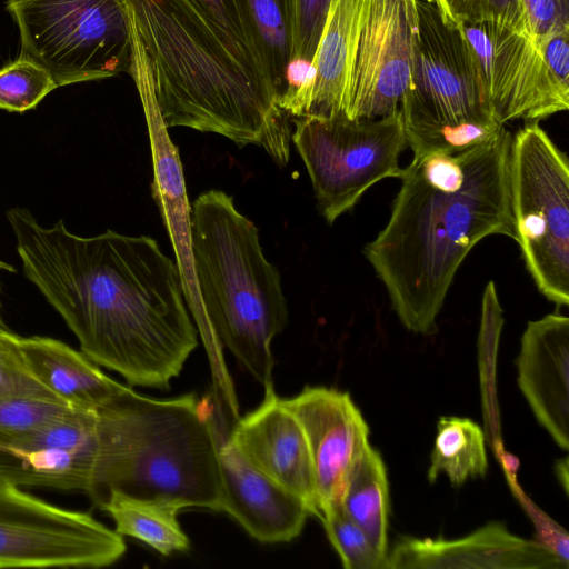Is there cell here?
<instances>
[{
  "label": "cell",
  "instance_id": "277c9868",
  "mask_svg": "<svg viewBox=\"0 0 569 569\" xmlns=\"http://www.w3.org/2000/svg\"><path fill=\"white\" fill-rule=\"evenodd\" d=\"M99 448L91 498L111 490L168 501L180 510H219V446L228 426L208 398L156 399L129 388L98 411Z\"/></svg>",
  "mask_w": 569,
  "mask_h": 569
},
{
  "label": "cell",
  "instance_id": "ac0fdd59",
  "mask_svg": "<svg viewBox=\"0 0 569 569\" xmlns=\"http://www.w3.org/2000/svg\"><path fill=\"white\" fill-rule=\"evenodd\" d=\"M517 383L542 428L569 449V319L550 313L529 321L517 357Z\"/></svg>",
  "mask_w": 569,
  "mask_h": 569
},
{
  "label": "cell",
  "instance_id": "8992f818",
  "mask_svg": "<svg viewBox=\"0 0 569 569\" xmlns=\"http://www.w3.org/2000/svg\"><path fill=\"white\" fill-rule=\"evenodd\" d=\"M411 82L400 110L413 156L456 153L491 139L503 126L486 100L459 24L435 2L417 0Z\"/></svg>",
  "mask_w": 569,
  "mask_h": 569
},
{
  "label": "cell",
  "instance_id": "4dcf8cb0",
  "mask_svg": "<svg viewBox=\"0 0 569 569\" xmlns=\"http://www.w3.org/2000/svg\"><path fill=\"white\" fill-rule=\"evenodd\" d=\"M440 11L457 24L473 23L507 17H528L521 0H432ZM529 21V20H528Z\"/></svg>",
  "mask_w": 569,
  "mask_h": 569
},
{
  "label": "cell",
  "instance_id": "d6a6232c",
  "mask_svg": "<svg viewBox=\"0 0 569 569\" xmlns=\"http://www.w3.org/2000/svg\"><path fill=\"white\" fill-rule=\"evenodd\" d=\"M521 3L538 42L569 30V0H521Z\"/></svg>",
  "mask_w": 569,
  "mask_h": 569
},
{
  "label": "cell",
  "instance_id": "8fae6325",
  "mask_svg": "<svg viewBox=\"0 0 569 569\" xmlns=\"http://www.w3.org/2000/svg\"><path fill=\"white\" fill-rule=\"evenodd\" d=\"M460 27L497 122H533L568 110L569 88L550 71L527 19L502 17Z\"/></svg>",
  "mask_w": 569,
  "mask_h": 569
},
{
  "label": "cell",
  "instance_id": "9a60e30c",
  "mask_svg": "<svg viewBox=\"0 0 569 569\" xmlns=\"http://www.w3.org/2000/svg\"><path fill=\"white\" fill-rule=\"evenodd\" d=\"M227 427L219 446L221 491L218 511L228 513L260 542L293 540L310 516L306 502L250 463L230 440V428Z\"/></svg>",
  "mask_w": 569,
  "mask_h": 569
},
{
  "label": "cell",
  "instance_id": "f546056e",
  "mask_svg": "<svg viewBox=\"0 0 569 569\" xmlns=\"http://www.w3.org/2000/svg\"><path fill=\"white\" fill-rule=\"evenodd\" d=\"M331 0H290L291 60L312 62Z\"/></svg>",
  "mask_w": 569,
  "mask_h": 569
},
{
  "label": "cell",
  "instance_id": "1f68e13d",
  "mask_svg": "<svg viewBox=\"0 0 569 569\" xmlns=\"http://www.w3.org/2000/svg\"><path fill=\"white\" fill-rule=\"evenodd\" d=\"M189 1L199 11H201L221 32H223L228 38L246 49L260 66L252 49L249 32L237 0Z\"/></svg>",
  "mask_w": 569,
  "mask_h": 569
},
{
  "label": "cell",
  "instance_id": "cb8c5ba5",
  "mask_svg": "<svg viewBox=\"0 0 569 569\" xmlns=\"http://www.w3.org/2000/svg\"><path fill=\"white\" fill-rule=\"evenodd\" d=\"M341 507L387 557L389 487L380 453L369 445L349 475Z\"/></svg>",
  "mask_w": 569,
  "mask_h": 569
},
{
  "label": "cell",
  "instance_id": "ffe728a7",
  "mask_svg": "<svg viewBox=\"0 0 569 569\" xmlns=\"http://www.w3.org/2000/svg\"><path fill=\"white\" fill-rule=\"evenodd\" d=\"M18 346L33 377L72 408L99 411L130 388L101 371L84 353L48 337H19Z\"/></svg>",
  "mask_w": 569,
  "mask_h": 569
},
{
  "label": "cell",
  "instance_id": "9c48e42d",
  "mask_svg": "<svg viewBox=\"0 0 569 569\" xmlns=\"http://www.w3.org/2000/svg\"><path fill=\"white\" fill-rule=\"evenodd\" d=\"M291 142L329 224L350 211L373 184L403 173L399 158L407 141L400 108L375 119L296 118Z\"/></svg>",
  "mask_w": 569,
  "mask_h": 569
},
{
  "label": "cell",
  "instance_id": "e0dca14e",
  "mask_svg": "<svg viewBox=\"0 0 569 569\" xmlns=\"http://www.w3.org/2000/svg\"><path fill=\"white\" fill-rule=\"evenodd\" d=\"M406 568L567 569L568 565L542 543L490 522L457 539L401 538L387 552L386 569Z\"/></svg>",
  "mask_w": 569,
  "mask_h": 569
},
{
  "label": "cell",
  "instance_id": "44dd1931",
  "mask_svg": "<svg viewBox=\"0 0 569 569\" xmlns=\"http://www.w3.org/2000/svg\"><path fill=\"white\" fill-rule=\"evenodd\" d=\"M369 0H331L312 60L307 116H345L346 97Z\"/></svg>",
  "mask_w": 569,
  "mask_h": 569
},
{
  "label": "cell",
  "instance_id": "836d02e7",
  "mask_svg": "<svg viewBox=\"0 0 569 569\" xmlns=\"http://www.w3.org/2000/svg\"><path fill=\"white\" fill-rule=\"evenodd\" d=\"M569 30L549 34L539 41L542 56L558 81L569 88Z\"/></svg>",
  "mask_w": 569,
  "mask_h": 569
},
{
  "label": "cell",
  "instance_id": "4316f807",
  "mask_svg": "<svg viewBox=\"0 0 569 569\" xmlns=\"http://www.w3.org/2000/svg\"><path fill=\"white\" fill-rule=\"evenodd\" d=\"M58 86L36 62L18 58L0 69V109L24 112L33 109Z\"/></svg>",
  "mask_w": 569,
  "mask_h": 569
},
{
  "label": "cell",
  "instance_id": "7402d4cb",
  "mask_svg": "<svg viewBox=\"0 0 569 569\" xmlns=\"http://www.w3.org/2000/svg\"><path fill=\"white\" fill-rule=\"evenodd\" d=\"M99 507L112 518L119 535L138 539L163 556L190 547L177 518L180 509L168 501L111 490Z\"/></svg>",
  "mask_w": 569,
  "mask_h": 569
},
{
  "label": "cell",
  "instance_id": "30bf717a",
  "mask_svg": "<svg viewBox=\"0 0 569 569\" xmlns=\"http://www.w3.org/2000/svg\"><path fill=\"white\" fill-rule=\"evenodd\" d=\"M123 537L82 511L43 501L0 475V568H101Z\"/></svg>",
  "mask_w": 569,
  "mask_h": 569
},
{
  "label": "cell",
  "instance_id": "52a82bcc",
  "mask_svg": "<svg viewBox=\"0 0 569 569\" xmlns=\"http://www.w3.org/2000/svg\"><path fill=\"white\" fill-rule=\"evenodd\" d=\"M20 56L44 68L58 87L129 72L132 39L122 0H7Z\"/></svg>",
  "mask_w": 569,
  "mask_h": 569
},
{
  "label": "cell",
  "instance_id": "d4e9b609",
  "mask_svg": "<svg viewBox=\"0 0 569 569\" xmlns=\"http://www.w3.org/2000/svg\"><path fill=\"white\" fill-rule=\"evenodd\" d=\"M488 469L485 435L468 418L441 417L430 456L428 480L435 482L443 473L452 486L470 478L483 477Z\"/></svg>",
  "mask_w": 569,
  "mask_h": 569
},
{
  "label": "cell",
  "instance_id": "5bb4252c",
  "mask_svg": "<svg viewBox=\"0 0 569 569\" xmlns=\"http://www.w3.org/2000/svg\"><path fill=\"white\" fill-rule=\"evenodd\" d=\"M305 433L320 517L341 505L357 460L369 443V427L348 392L327 387H306L283 399Z\"/></svg>",
  "mask_w": 569,
  "mask_h": 569
},
{
  "label": "cell",
  "instance_id": "f1b7e54d",
  "mask_svg": "<svg viewBox=\"0 0 569 569\" xmlns=\"http://www.w3.org/2000/svg\"><path fill=\"white\" fill-rule=\"evenodd\" d=\"M19 396L58 399L33 377L20 352L18 336L4 328L0 330V399Z\"/></svg>",
  "mask_w": 569,
  "mask_h": 569
},
{
  "label": "cell",
  "instance_id": "484cf974",
  "mask_svg": "<svg viewBox=\"0 0 569 569\" xmlns=\"http://www.w3.org/2000/svg\"><path fill=\"white\" fill-rule=\"evenodd\" d=\"M327 537L346 569H386V556L379 552L365 530L342 509L341 505L320 518Z\"/></svg>",
  "mask_w": 569,
  "mask_h": 569
},
{
  "label": "cell",
  "instance_id": "ba28073f",
  "mask_svg": "<svg viewBox=\"0 0 569 569\" xmlns=\"http://www.w3.org/2000/svg\"><path fill=\"white\" fill-rule=\"evenodd\" d=\"M509 186L526 268L548 300L568 306L569 162L538 121L512 136Z\"/></svg>",
  "mask_w": 569,
  "mask_h": 569
},
{
  "label": "cell",
  "instance_id": "4fadbf2b",
  "mask_svg": "<svg viewBox=\"0 0 569 569\" xmlns=\"http://www.w3.org/2000/svg\"><path fill=\"white\" fill-rule=\"evenodd\" d=\"M98 411L21 435H0V475L20 487L79 490L91 496L99 448Z\"/></svg>",
  "mask_w": 569,
  "mask_h": 569
},
{
  "label": "cell",
  "instance_id": "3957f363",
  "mask_svg": "<svg viewBox=\"0 0 569 569\" xmlns=\"http://www.w3.org/2000/svg\"><path fill=\"white\" fill-rule=\"evenodd\" d=\"M143 49L164 127L213 132L290 158L287 114L253 57L189 0H122Z\"/></svg>",
  "mask_w": 569,
  "mask_h": 569
},
{
  "label": "cell",
  "instance_id": "d6986e66",
  "mask_svg": "<svg viewBox=\"0 0 569 569\" xmlns=\"http://www.w3.org/2000/svg\"><path fill=\"white\" fill-rule=\"evenodd\" d=\"M142 104L149 127L154 169L151 184L152 196L174 247L176 263L182 278L184 299L192 309L197 323L201 325L203 329L204 326H208V321L194 274L190 241L191 206L187 199L182 164L178 149L168 136L156 103L152 100H146Z\"/></svg>",
  "mask_w": 569,
  "mask_h": 569
},
{
  "label": "cell",
  "instance_id": "e575fe53",
  "mask_svg": "<svg viewBox=\"0 0 569 569\" xmlns=\"http://www.w3.org/2000/svg\"><path fill=\"white\" fill-rule=\"evenodd\" d=\"M1 267H3V268H9L7 264H4V263H2V262L0 261V268H1ZM2 329H4V327H3V323H2V320H1V317H0V330H2Z\"/></svg>",
  "mask_w": 569,
  "mask_h": 569
},
{
  "label": "cell",
  "instance_id": "2e32d148",
  "mask_svg": "<svg viewBox=\"0 0 569 569\" xmlns=\"http://www.w3.org/2000/svg\"><path fill=\"white\" fill-rule=\"evenodd\" d=\"M229 438L250 463L300 497L310 515L320 517L305 433L273 383L264 387L256 410L233 421Z\"/></svg>",
  "mask_w": 569,
  "mask_h": 569
},
{
  "label": "cell",
  "instance_id": "7a4b0ae2",
  "mask_svg": "<svg viewBox=\"0 0 569 569\" xmlns=\"http://www.w3.org/2000/svg\"><path fill=\"white\" fill-rule=\"evenodd\" d=\"M511 133L456 153L413 156L390 218L363 254L402 326L431 335L453 278L471 249L492 234L517 241L510 202Z\"/></svg>",
  "mask_w": 569,
  "mask_h": 569
},
{
  "label": "cell",
  "instance_id": "6da1fadb",
  "mask_svg": "<svg viewBox=\"0 0 569 569\" xmlns=\"http://www.w3.org/2000/svg\"><path fill=\"white\" fill-rule=\"evenodd\" d=\"M26 277L81 352L131 386L168 389L198 346L179 268L148 236L82 237L23 208L7 212Z\"/></svg>",
  "mask_w": 569,
  "mask_h": 569
},
{
  "label": "cell",
  "instance_id": "83f0119b",
  "mask_svg": "<svg viewBox=\"0 0 569 569\" xmlns=\"http://www.w3.org/2000/svg\"><path fill=\"white\" fill-rule=\"evenodd\" d=\"M76 409L54 398L19 396L0 399V435L38 430L67 418Z\"/></svg>",
  "mask_w": 569,
  "mask_h": 569
},
{
  "label": "cell",
  "instance_id": "5b68a950",
  "mask_svg": "<svg viewBox=\"0 0 569 569\" xmlns=\"http://www.w3.org/2000/svg\"><path fill=\"white\" fill-rule=\"evenodd\" d=\"M190 241L212 337L263 388L272 385L271 343L289 313L280 273L266 258L257 227L231 196L209 190L191 204Z\"/></svg>",
  "mask_w": 569,
  "mask_h": 569
},
{
  "label": "cell",
  "instance_id": "7c38bea8",
  "mask_svg": "<svg viewBox=\"0 0 569 569\" xmlns=\"http://www.w3.org/2000/svg\"><path fill=\"white\" fill-rule=\"evenodd\" d=\"M417 0H369L349 80L345 116L375 119L400 108L409 90Z\"/></svg>",
  "mask_w": 569,
  "mask_h": 569
},
{
  "label": "cell",
  "instance_id": "603a6c76",
  "mask_svg": "<svg viewBox=\"0 0 569 569\" xmlns=\"http://www.w3.org/2000/svg\"><path fill=\"white\" fill-rule=\"evenodd\" d=\"M254 54L278 99L286 91L291 60L290 0H237ZM278 104V103H277Z\"/></svg>",
  "mask_w": 569,
  "mask_h": 569
}]
</instances>
